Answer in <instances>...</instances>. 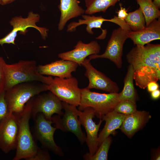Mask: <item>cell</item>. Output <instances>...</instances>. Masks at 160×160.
<instances>
[{"instance_id": "obj_20", "label": "cell", "mask_w": 160, "mask_h": 160, "mask_svg": "<svg viewBox=\"0 0 160 160\" xmlns=\"http://www.w3.org/2000/svg\"><path fill=\"white\" fill-rule=\"evenodd\" d=\"M78 0H60L58 5L61 15L58 29L62 30L70 19L81 15L85 10L79 5Z\"/></svg>"}, {"instance_id": "obj_21", "label": "cell", "mask_w": 160, "mask_h": 160, "mask_svg": "<svg viewBox=\"0 0 160 160\" xmlns=\"http://www.w3.org/2000/svg\"><path fill=\"white\" fill-rule=\"evenodd\" d=\"M126 115L113 111L108 113L102 118L105 124L98 135L99 146L101 143L116 129L120 128Z\"/></svg>"}, {"instance_id": "obj_13", "label": "cell", "mask_w": 160, "mask_h": 160, "mask_svg": "<svg viewBox=\"0 0 160 160\" xmlns=\"http://www.w3.org/2000/svg\"><path fill=\"white\" fill-rule=\"evenodd\" d=\"M18 125L15 114L9 113L0 121V149L5 153L16 149Z\"/></svg>"}, {"instance_id": "obj_3", "label": "cell", "mask_w": 160, "mask_h": 160, "mask_svg": "<svg viewBox=\"0 0 160 160\" xmlns=\"http://www.w3.org/2000/svg\"><path fill=\"white\" fill-rule=\"evenodd\" d=\"M47 90L48 85L37 81L25 82L13 86L5 92L9 112H21L31 98Z\"/></svg>"}, {"instance_id": "obj_6", "label": "cell", "mask_w": 160, "mask_h": 160, "mask_svg": "<svg viewBox=\"0 0 160 160\" xmlns=\"http://www.w3.org/2000/svg\"><path fill=\"white\" fill-rule=\"evenodd\" d=\"M48 90L59 99L69 104L78 106L81 99L80 89L75 77L61 78L56 77L48 85Z\"/></svg>"}, {"instance_id": "obj_4", "label": "cell", "mask_w": 160, "mask_h": 160, "mask_svg": "<svg viewBox=\"0 0 160 160\" xmlns=\"http://www.w3.org/2000/svg\"><path fill=\"white\" fill-rule=\"evenodd\" d=\"M6 67V90L16 84L27 81H37L49 85L53 79L51 76H46L40 74L34 60H21L10 64L7 63Z\"/></svg>"}, {"instance_id": "obj_10", "label": "cell", "mask_w": 160, "mask_h": 160, "mask_svg": "<svg viewBox=\"0 0 160 160\" xmlns=\"http://www.w3.org/2000/svg\"><path fill=\"white\" fill-rule=\"evenodd\" d=\"M129 32L120 27L114 30L104 53L101 55H91L89 56V59L91 60L98 58L108 59L118 68H121L122 65L123 46L126 41L129 38Z\"/></svg>"}, {"instance_id": "obj_5", "label": "cell", "mask_w": 160, "mask_h": 160, "mask_svg": "<svg viewBox=\"0 0 160 160\" xmlns=\"http://www.w3.org/2000/svg\"><path fill=\"white\" fill-rule=\"evenodd\" d=\"M81 99L78 110L83 111L87 107L94 110L95 116L100 119L114 110L119 101L118 93H100L92 92L87 87L80 89Z\"/></svg>"}, {"instance_id": "obj_32", "label": "cell", "mask_w": 160, "mask_h": 160, "mask_svg": "<svg viewBox=\"0 0 160 160\" xmlns=\"http://www.w3.org/2000/svg\"><path fill=\"white\" fill-rule=\"evenodd\" d=\"M147 87L148 91L151 92L154 90L158 89L159 85L156 82L151 81L148 84Z\"/></svg>"}, {"instance_id": "obj_25", "label": "cell", "mask_w": 160, "mask_h": 160, "mask_svg": "<svg viewBox=\"0 0 160 160\" xmlns=\"http://www.w3.org/2000/svg\"><path fill=\"white\" fill-rule=\"evenodd\" d=\"M124 21L132 31H139L146 27L145 18L140 7L134 11L128 13Z\"/></svg>"}, {"instance_id": "obj_33", "label": "cell", "mask_w": 160, "mask_h": 160, "mask_svg": "<svg viewBox=\"0 0 160 160\" xmlns=\"http://www.w3.org/2000/svg\"><path fill=\"white\" fill-rule=\"evenodd\" d=\"M151 96L152 98L154 100L159 98L160 96V90L157 89L151 92Z\"/></svg>"}, {"instance_id": "obj_12", "label": "cell", "mask_w": 160, "mask_h": 160, "mask_svg": "<svg viewBox=\"0 0 160 160\" xmlns=\"http://www.w3.org/2000/svg\"><path fill=\"white\" fill-rule=\"evenodd\" d=\"M79 120L81 125L85 130L87 137L85 142L89 148V152L87 153L89 156L93 155L98 148V132L103 120L100 119L97 124L93 121L95 116L94 110L87 107L83 111H78Z\"/></svg>"}, {"instance_id": "obj_19", "label": "cell", "mask_w": 160, "mask_h": 160, "mask_svg": "<svg viewBox=\"0 0 160 160\" xmlns=\"http://www.w3.org/2000/svg\"><path fill=\"white\" fill-rule=\"evenodd\" d=\"M151 117L149 112L137 110L132 114L126 115L120 128L122 132L131 138L145 125Z\"/></svg>"}, {"instance_id": "obj_23", "label": "cell", "mask_w": 160, "mask_h": 160, "mask_svg": "<svg viewBox=\"0 0 160 160\" xmlns=\"http://www.w3.org/2000/svg\"><path fill=\"white\" fill-rule=\"evenodd\" d=\"M144 15L146 26L153 20L160 17L159 9L150 0H136Z\"/></svg>"}, {"instance_id": "obj_14", "label": "cell", "mask_w": 160, "mask_h": 160, "mask_svg": "<svg viewBox=\"0 0 160 160\" xmlns=\"http://www.w3.org/2000/svg\"><path fill=\"white\" fill-rule=\"evenodd\" d=\"M89 59L86 58L81 64L86 69L85 76L88 79L89 83L86 87L95 89L109 93H118L119 90L117 84L104 74L96 69L91 64Z\"/></svg>"}, {"instance_id": "obj_30", "label": "cell", "mask_w": 160, "mask_h": 160, "mask_svg": "<svg viewBox=\"0 0 160 160\" xmlns=\"http://www.w3.org/2000/svg\"><path fill=\"white\" fill-rule=\"evenodd\" d=\"M5 92L4 91L0 93V121L7 116L10 113L5 97Z\"/></svg>"}, {"instance_id": "obj_29", "label": "cell", "mask_w": 160, "mask_h": 160, "mask_svg": "<svg viewBox=\"0 0 160 160\" xmlns=\"http://www.w3.org/2000/svg\"><path fill=\"white\" fill-rule=\"evenodd\" d=\"M51 159L48 151L39 147L35 153L26 160H49Z\"/></svg>"}, {"instance_id": "obj_9", "label": "cell", "mask_w": 160, "mask_h": 160, "mask_svg": "<svg viewBox=\"0 0 160 160\" xmlns=\"http://www.w3.org/2000/svg\"><path fill=\"white\" fill-rule=\"evenodd\" d=\"M34 119L35 136L44 148L59 156H63L64 153L61 148L54 140V134L57 129L52 126V121L47 119L41 113H38Z\"/></svg>"}, {"instance_id": "obj_24", "label": "cell", "mask_w": 160, "mask_h": 160, "mask_svg": "<svg viewBox=\"0 0 160 160\" xmlns=\"http://www.w3.org/2000/svg\"><path fill=\"white\" fill-rule=\"evenodd\" d=\"M119 0H84L86 9L85 13L92 15L102 12H105L111 6H114Z\"/></svg>"}, {"instance_id": "obj_31", "label": "cell", "mask_w": 160, "mask_h": 160, "mask_svg": "<svg viewBox=\"0 0 160 160\" xmlns=\"http://www.w3.org/2000/svg\"><path fill=\"white\" fill-rule=\"evenodd\" d=\"M120 9L117 12V17L121 20H124L128 13H127V11L125 8L122 7L121 5L120 6Z\"/></svg>"}, {"instance_id": "obj_16", "label": "cell", "mask_w": 160, "mask_h": 160, "mask_svg": "<svg viewBox=\"0 0 160 160\" xmlns=\"http://www.w3.org/2000/svg\"><path fill=\"white\" fill-rule=\"evenodd\" d=\"M74 49L69 51L60 53L58 57L62 59L73 61L79 66L81 64L86 57L91 55L98 54L100 47L96 41H93L88 44L78 41Z\"/></svg>"}, {"instance_id": "obj_35", "label": "cell", "mask_w": 160, "mask_h": 160, "mask_svg": "<svg viewBox=\"0 0 160 160\" xmlns=\"http://www.w3.org/2000/svg\"><path fill=\"white\" fill-rule=\"evenodd\" d=\"M153 2L154 4L159 9L160 8V0H153Z\"/></svg>"}, {"instance_id": "obj_34", "label": "cell", "mask_w": 160, "mask_h": 160, "mask_svg": "<svg viewBox=\"0 0 160 160\" xmlns=\"http://www.w3.org/2000/svg\"><path fill=\"white\" fill-rule=\"evenodd\" d=\"M16 0H0V5H5L11 4Z\"/></svg>"}, {"instance_id": "obj_1", "label": "cell", "mask_w": 160, "mask_h": 160, "mask_svg": "<svg viewBox=\"0 0 160 160\" xmlns=\"http://www.w3.org/2000/svg\"><path fill=\"white\" fill-rule=\"evenodd\" d=\"M126 58L133 68L134 80L140 88L144 89L149 82L160 80V44L135 45L127 54Z\"/></svg>"}, {"instance_id": "obj_27", "label": "cell", "mask_w": 160, "mask_h": 160, "mask_svg": "<svg viewBox=\"0 0 160 160\" xmlns=\"http://www.w3.org/2000/svg\"><path fill=\"white\" fill-rule=\"evenodd\" d=\"M136 102L125 100L119 101L115 107L114 111L118 113L128 115L137 110Z\"/></svg>"}, {"instance_id": "obj_7", "label": "cell", "mask_w": 160, "mask_h": 160, "mask_svg": "<svg viewBox=\"0 0 160 160\" xmlns=\"http://www.w3.org/2000/svg\"><path fill=\"white\" fill-rule=\"evenodd\" d=\"M40 15L31 11L28 13L27 17L24 18L21 16H15L12 18L9 23L13 27L12 30L4 37L0 39V45L1 46L5 44L15 45V40L18 32L25 34L27 32V29L33 28L40 33L42 38L45 39L48 36V29L46 28L37 26L36 23L39 22Z\"/></svg>"}, {"instance_id": "obj_28", "label": "cell", "mask_w": 160, "mask_h": 160, "mask_svg": "<svg viewBox=\"0 0 160 160\" xmlns=\"http://www.w3.org/2000/svg\"><path fill=\"white\" fill-rule=\"evenodd\" d=\"M6 64L4 58L0 56V93L6 90L7 81Z\"/></svg>"}, {"instance_id": "obj_8", "label": "cell", "mask_w": 160, "mask_h": 160, "mask_svg": "<svg viewBox=\"0 0 160 160\" xmlns=\"http://www.w3.org/2000/svg\"><path fill=\"white\" fill-rule=\"evenodd\" d=\"M65 111L62 118L59 115L52 116L51 120L57 129L65 132H71L77 138L81 144L86 141V136L82 130L76 106L62 102Z\"/></svg>"}, {"instance_id": "obj_22", "label": "cell", "mask_w": 160, "mask_h": 160, "mask_svg": "<svg viewBox=\"0 0 160 160\" xmlns=\"http://www.w3.org/2000/svg\"><path fill=\"white\" fill-rule=\"evenodd\" d=\"M134 70L129 65L124 79V86L121 92L118 93L119 101L128 100L136 102L138 96L134 84Z\"/></svg>"}, {"instance_id": "obj_36", "label": "cell", "mask_w": 160, "mask_h": 160, "mask_svg": "<svg viewBox=\"0 0 160 160\" xmlns=\"http://www.w3.org/2000/svg\"><path fill=\"white\" fill-rule=\"evenodd\" d=\"M151 0V1H153V0Z\"/></svg>"}, {"instance_id": "obj_11", "label": "cell", "mask_w": 160, "mask_h": 160, "mask_svg": "<svg viewBox=\"0 0 160 160\" xmlns=\"http://www.w3.org/2000/svg\"><path fill=\"white\" fill-rule=\"evenodd\" d=\"M62 102L51 91L40 93L33 97L31 117L34 119L37 114L42 113L47 120H52V115H63Z\"/></svg>"}, {"instance_id": "obj_15", "label": "cell", "mask_w": 160, "mask_h": 160, "mask_svg": "<svg viewBox=\"0 0 160 160\" xmlns=\"http://www.w3.org/2000/svg\"><path fill=\"white\" fill-rule=\"evenodd\" d=\"M81 16L83 19H79L78 22H72L68 25L67 26V31L72 32L75 31L77 27L85 24L87 25V31L92 35L94 34V32L92 31L93 28H100L102 30V33L99 36L96 38V39H103L105 38L107 34L106 30H103L101 28V26L104 22L108 21L115 23L125 30L128 31L129 29V26L124 20H121L116 16L111 19H105L101 16H95L83 15Z\"/></svg>"}, {"instance_id": "obj_18", "label": "cell", "mask_w": 160, "mask_h": 160, "mask_svg": "<svg viewBox=\"0 0 160 160\" xmlns=\"http://www.w3.org/2000/svg\"><path fill=\"white\" fill-rule=\"evenodd\" d=\"M129 38L135 45L143 46L152 41L160 39V18L152 21L147 26L137 31H131Z\"/></svg>"}, {"instance_id": "obj_17", "label": "cell", "mask_w": 160, "mask_h": 160, "mask_svg": "<svg viewBox=\"0 0 160 160\" xmlns=\"http://www.w3.org/2000/svg\"><path fill=\"white\" fill-rule=\"evenodd\" d=\"M79 65L71 61L62 59L44 65L38 66L39 72L42 75L53 76L61 78L72 77Z\"/></svg>"}, {"instance_id": "obj_2", "label": "cell", "mask_w": 160, "mask_h": 160, "mask_svg": "<svg viewBox=\"0 0 160 160\" xmlns=\"http://www.w3.org/2000/svg\"><path fill=\"white\" fill-rule=\"evenodd\" d=\"M33 97L26 103L21 112L14 113L17 120L18 132L16 153L13 160H26L33 155L39 147L33 139L29 123Z\"/></svg>"}, {"instance_id": "obj_26", "label": "cell", "mask_w": 160, "mask_h": 160, "mask_svg": "<svg viewBox=\"0 0 160 160\" xmlns=\"http://www.w3.org/2000/svg\"><path fill=\"white\" fill-rule=\"evenodd\" d=\"M112 140L111 137L109 136L101 143L93 155L90 156L86 153L84 155V159L86 160H107Z\"/></svg>"}]
</instances>
